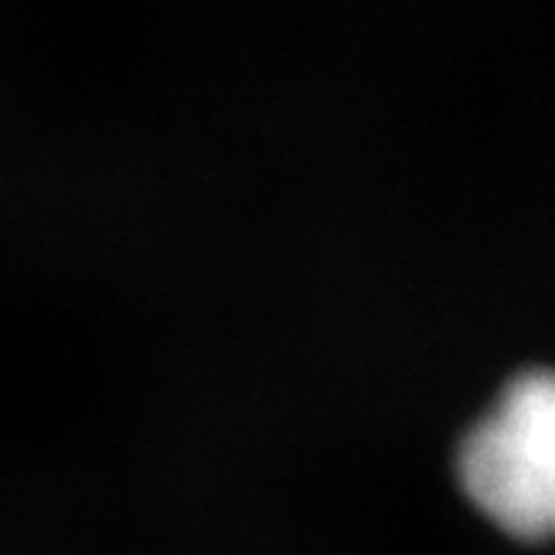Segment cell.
Segmentation results:
<instances>
[{"instance_id": "obj_1", "label": "cell", "mask_w": 555, "mask_h": 555, "mask_svg": "<svg viewBox=\"0 0 555 555\" xmlns=\"http://www.w3.org/2000/svg\"><path fill=\"white\" fill-rule=\"evenodd\" d=\"M459 482L512 535L552 532L555 365L515 372L495 405L475 418L455 452Z\"/></svg>"}, {"instance_id": "obj_2", "label": "cell", "mask_w": 555, "mask_h": 555, "mask_svg": "<svg viewBox=\"0 0 555 555\" xmlns=\"http://www.w3.org/2000/svg\"><path fill=\"white\" fill-rule=\"evenodd\" d=\"M552 532H555V499H552Z\"/></svg>"}]
</instances>
